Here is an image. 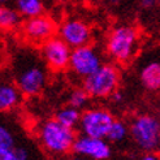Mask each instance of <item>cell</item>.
Wrapping results in <instances>:
<instances>
[{"instance_id": "17", "label": "cell", "mask_w": 160, "mask_h": 160, "mask_svg": "<svg viewBox=\"0 0 160 160\" xmlns=\"http://www.w3.org/2000/svg\"><path fill=\"white\" fill-rule=\"evenodd\" d=\"M129 132H130V129H128V126L124 121H121V120H115L109 128V132L107 134L106 139L109 143H120V142L125 141Z\"/></svg>"}, {"instance_id": "9", "label": "cell", "mask_w": 160, "mask_h": 160, "mask_svg": "<svg viewBox=\"0 0 160 160\" xmlns=\"http://www.w3.org/2000/svg\"><path fill=\"white\" fill-rule=\"evenodd\" d=\"M73 152L81 154L92 160H108L112 150L106 138H95L89 135H79L73 145Z\"/></svg>"}, {"instance_id": "19", "label": "cell", "mask_w": 160, "mask_h": 160, "mask_svg": "<svg viewBox=\"0 0 160 160\" xmlns=\"http://www.w3.org/2000/svg\"><path fill=\"white\" fill-rule=\"evenodd\" d=\"M16 147V141L12 132L7 126H0V154H4L7 151Z\"/></svg>"}, {"instance_id": "16", "label": "cell", "mask_w": 160, "mask_h": 160, "mask_svg": "<svg viewBox=\"0 0 160 160\" xmlns=\"http://www.w3.org/2000/svg\"><path fill=\"white\" fill-rule=\"evenodd\" d=\"M21 21V14L17 9H12L9 7L0 8V28L4 30L14 29Z\"/></svg>"}, {"instance_id": "14", "label": "cell", "mask_w": 160, "mask_h": 160, "mask_svg": "<svg viewBox=\"0 0 160 160\" xmlns=\"http://www.w3.org/2000/svg\"><path fill=\"white\" fill-rule=\"evenodd\" d=\"M81 116H82V113L79 112L78 108H74V107L68 104L67 107H64V108H61V109H59L58 112H56L55 118L58 120L60 124L74 129L76 126L79 125Z\"/></svg>"}, {"instance_id": "11", "label": "cell", "mask_w": 160, "mask_h": 160, "mask_svg": "<svg viewBox=\"0 0 160 160\" xmlns=\"http://www.w3.org/2000/svg\"><path fill=\"white\" fill-rule=\"evenodd\" d=\"M59 37L72 48L86 46L91 41V30L87 23L81 20H68L59 29Z\"/></svg>"}, {"instance_id": "21", "label": "cell", "mask_w": 160, "mask_h": 160, "mask_svg": "<svg viewBox=\"0 0 160 160\" xmlns=\"http://www.w3.org/2000/svg\"><path fill=\"white\" fill-rule=\"evenodd\" d=\"M155 2L156 0H139V3L143 8H151L155 5Z\"/></svg>"}, {"instance_id": "27", "label": "cell", "mask_w": 160, "mask_h": 160, "mask_svg": "<svg viewBox=\"0 0 160 160\" xmlns=\"http://www.w3.org/2000/svg\"><path fill=\"white\" fill-rule=\"evenodd\" d=\"M158 150H159V152H160V142H159V146H158Z\"/></svg>"}, {"instance_id": "18", "label": "cell", "mask_w": 160, "mask_h": 160, "mask_svg": "<svg viewBox=\"0 0 160 160\" xmlns=\"http://www.w3.org/2000/svg\"><path fill=\"white\" fill-rule=\"evenodd\" d=\"M89 100H90V94L83 87H78V89H74L70 91L68 97V104L74 108L82 109L89 104Z\"/></svg>"}, {"instance_id": "20", "label": "cell", "mask_w": 160, "mask_h": 160, "mask_svg": "<svg viewBox=\"0 0 160 160\" xmlns=\"http://www.w3.org/2000/svg\"><path fill=\"white\" fill-rule=\"evenodd\" d=\"M0 160H30V155L25 147L16 146L7 152L0 154Z\"/></svg>"}, {"instance_id": "3", "label": "cell", "mask_w": 160, "mask_h": 160, "mask_svg": "<svg viewBox=\"0 0 160 160\" xmlns=\"http://www.w3.org/2000/svg\"><path fill=\"white\" fill-rule=\"evenodd\" d=\"M138 46V33L133 26L120 25L111 31L107 41V52L117 62H128Z\"/></svg>"}, {"instance_id": "4", "label": "cell", "mask_w": 160, "mask_h": 160, "mask_svg": "<svg viewBox=\"0 0 160 160\" xmlns=\"http://www.w3.org/2000/svg\"><path fill=\"white\" fill-rule=\"evenodd\" d=\"M118 81L120 76L116 67L103 64L97 72L83 78L82 87L92 98H107L117 90Z\"/></svg>"}, {"instance_id": "26", "label": "cell", "mask_w": 160, "mask_h": 160, "mask_svg": "<svg viewBox=\"0 0 160 160\" xmlns=\"http://www.w3.org/2000/svg\"><path fill=\"white\" fill-rule=\"evenodd\" d=\"M8 2V0H0V3H2V4H5Z\"/></svg>"}, {"instance_id": "10", "label": "cell", "mask_w": 160, "mask_h": 160, "mask_svg": "<svg viewBox=\"0 0 160 160\" xmlns=\"http://www.w3.org/2000/svg\"><path fill=\"white\" fill-rule=\"evenodd\" d=\"M55 23L47 16H37L25 21L22 25V33L29 42L35 44H43L55 34Z\"/></svg>"}, {"instance_id": "12", "label": "cell", "mask_w": 160, "mask_h": 160, "mask_svg": "<svg viewBox=\"0 0 160 160\" xmlns=\"http://www.w3.org/2000/svg\"><path fill=\"white\" fill-rule=\"evenodd\" d=\"M21 97L22 91L16 83L3 82L0 85V109L4 112L16 108L20 104Z\"/></svg>"}, {"instance_id": "6", "label": "cell", "mask_w": 160, "mask_h": 160, "mask_svg": "<svg viewBox=\"0 0 160 160\" xmlns=\"http://www.w3.org/2000/svg\"><path fill=\"white\" fill-rule=\"evenodd\" d=\"M115 121L109 111L104 108H92L85 111L79 121V130L82 134L95 138H106L112 122Z\"/></svg>"}, {"instance_id": "5", "label": "cell", "mask_w": 160, "mask_h": 160, "mask_svg": "<svg viewBox=\"0 0 160 160\" xmlns=\"http://www.w3.org/2000/svg\"><path fill=\"white\" fill-rule=\"evenodd\" d=\"M130 135L141 150L152 152L160 142V121L151 115H141L133 120Z\"/></svg>"}, {"instance_id": "8", "label": "cell", "mask_w": 160, "mask_h": 160, "mask_svg": "<svg viewBox=\"0 0 160 160\" xmlns=\"http://www.w3.org/2000/svg\"><path fill=\"white\" fill-rule=\"evenodd\" d=\"M72 50L73 48L67 42H64L60 37H52L42 44L41 55L47 67L59 72L69 68Z\"/></svg>"}, {"instance_id": "1", "label": "cell", "mask_w": 160, "mask_h": 160, "mask_svg": "<svg viewBox=\"0 0 160 160\" xmlns=\"http://www.w3.org/2000/svg\"><path fill=\"white\" fill-rule=\"evenodd\" d=\"M47 64L42 55L21 52L13 62V78L22 94L34 97L41 92L47 83Z\"/></svg>"}, {"instance_id": "22", "label": "cell", "mask_w": 160, "mask_h": 160, "mask_svg": "<svg viewBox=\"0 0 160 160\" xmlns=\"http://www.w3.org/2000/svg\"><path fill=\"white\" fill-rule=\"evenodd\" d=\"M111 98H112V100L113 102H121L122 100V92H120V91H115V92H112V95H111Z\"/></svg>"}, {"instance_id": "7", "label": "cell", "mask_w": 160, "mask_h": 160, "mask_svg": "<svg viewBox=\"0 0 160 160\" xmlns=\"http://www.w3.org/2000/svg\"><path fill=\"white\" fill-rule=\"evenodd\" d=\"M103 65L102 56L90 44L77 47L72 50L69 68L73 73L82 79L92 74Z\"/></svg>"}, {"instance_id": "2", "label": "cell", "mask_w": 160, "mask_h": 160, "mask_svg": "<svg viewBox=\"0 0 160 160\" xmlns=\"http://www.w3.org/2000/svg\"><path fill=\"white\" fill-rule=\"evenodd\" d=\"M74 129L60 124L56 118L47 120L39 128V139L42 146L52 155L62 156L73 151L76 142Z\"/></svg>"}, {"instance_id": "15", "label": "cell", "mask_w": 160, "mask_h": 160, "mask_svg": "<svg viewBox=\"0 0 160 160\" xmlns=\"http://www.w3.org/2000/svg\"><path fill=\"white\" fill-rule=\"evenodd\" d=\"M16 9L22 17H37L43 13V3L42 0H16Z\"/></svg>"}, {"instance_id": "24", "label": "cell", "mask_w": 160, "mask_h": 160, "mask_svg": "<svg viewBox=\"0 0 160 160\" xmlns=\"http://www.w3.org/2000/svg\"><path fill=\"white\" fill-rule=\"evenodd\" d=\"M141 160H159V158H158L155 154H152V152H147Z\"/></svg>"}, {"instance_id": "23", "label": "cell", "mask_w": 160, "mask_h": 160, "mask_svg": "<svg viewBox=\"0 0 160 160\" xmlns=\"http://www.w3.org/2000/svg\"><path fill=\"white\" fill-rule=\"evenodd\" d=\"M69 160H92V159L87 158V156H85V155H81V154H76V152H74V155L72 156Z\"/></svg>"}, {"instance_id": "13", "label": "cell", "mask_w": 160, "mask_h": 160, "mask_svg": "<svg viewBox=\"0 0 160 160\" xmlns=\"http://www.w3.org/2000/svg\"><path fill=\"white\" fill-rule=\"evenodd\" d=\"M139 79L143 87L150 91L160 90V62L150 61L139 72Z\"/></svg>"}, {"instance_id": "25", "label": "cell", "mask_w": 160, "mask_h": 160, "mask_svg": "<svg viewBox=\"0 0 160 160\" xmlns=\"http://www.w3.org/2000/svg\"><path fill=\"white\" fill-rule=\"evenodd\" d=\"M108 2L111 3V4H113V5H116V4H118L121 0H108Z\"/></svg>"}]
</instances>
